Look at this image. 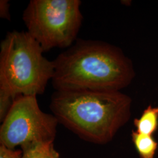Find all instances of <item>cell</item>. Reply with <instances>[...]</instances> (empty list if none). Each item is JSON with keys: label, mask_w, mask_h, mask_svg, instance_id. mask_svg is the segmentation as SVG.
<instances>
[{"label": "cell", "mask_w": 158, "mask_h": 158, "mask_svg": "<svg viewBox=\"0 0 158 158\" xmlns=\"http://www.w3.org/2000/svg\"><path fill=\"white\" fill-rule=\"evenodd\" d=\"M55 91H120L135 77L132 63L105 42L77 39L53 60Z\"/></svg>", "instance_id": "cell-1"}, {"label": "cell", "mask_w": 158, "mask_h": 158, "mask_svg": "<svg viewBox=\"0 0 158 158\" xmlns=\"http://www.w3.org/2000/svg\"><path fill=\"white\" fill-rule=\"evenodd\" d=\"M132 100L120 91H55L49 108L59 124L81 139L104 145L130 120Z\"/></svg>", "instance_id": "cell-2"}, {"label": "cell", "mask_w": 158, "mask_h": 158, "mask_svg": "<svg viewBox=\"0 0 158 158\" xmlns=\"http://www.w3.org/2000/svg\"><path fill=\"white\" fill-rule=\"evenodd\" d=\"M44 52L27 31L8 32L0 44V87L15 98L42 94L55 71Z\"/></svg>", "instance_id": "cell-3"}, {"label": "cell", "mask_w": 158, "mask_h": 158, "mask_svg": "<svg viewBox=\"0 0 158 158\" xmlns=\"http://www.w3.org/2000/svg\"><path fill=\"white\" fill-rule=\"evenodd\" d=\"M79 0H31L23 12L27 32L44 52L68 49L76 41L83 22Z\"/></svg>", "instance_id": "cell-4"}, {"label": "cell", "mask_w": 158, "mask_h": 158, "mask_svg": "<svg viewBox=\"0 0 158 158\" xmlns=\"http://www.w3.org/2000/svg\"><path fill=\"white\" fill-rule=\"evenodd\" d=\"M1 123V145L11 149L35 142L53 143L59 124L53 114L42 111L36 96H18Z\"/></svg>", "instance_id": "cell-5"}, {"label": "cell", "mask_w": 158, "mask_h": 158, "mask_svg": "<svg viewBox=\"0 0 158 158\" xmlns=\"http://www.w3.org/2000/svg\"><path fill=\"white\" fill-rule=\"evenodd\" d=\"M136 131L139 134L153 136L158 128V107L149 106L141 116L134 121Z\"/></svg>", "instance_id": "cell-6"}, {"label": "cell", "mask_w": 158, "mask_h": 158, "mask_svg": "<svg viewBox=\"0 0 158 158\" xmlns=\"http://www.w3.org/2000/svg\"><path fill=\"white\" fill-rule=\"evenodd\" d=\"M131 136L140 158H154L158 149V143L153 136L143 135L132 131Z\"/></svg>", "instance_id": "cell-7"}, {"label": "cell", "mask_w": 158, "mask_h": 158, "mask_svg": "<svg viewBox=\"0 0 158 158\" xmlns=\"http://www.w3.org/2000/svg\"><path fill=\"white\" fill-rule=\"evenodd\" d=\"M53 143L35 142L21 147V158H44L48 149Z\"/></svg>", "instance_id": "cell-8"}, {"label": "cell", "mask_w": 158, "mask_h": 158, "mask_svg": "<svg viewBox=\"0 0 158 158\" xmlns=\"http://www.w3.org/2000/svg\"><path fill=\"white\" fill-rule=\"evenodd\" d=\"M15 98L9 91L0 87V121L2 122L10 111Z\"/></svg>", "instance_id": "cell-9"}, {"label": "cell", "mask_w": 158, "mask_h": 158, "mask_svg": "<svg viewBox=\"0 0 158 158\" xmlns=\"http://www.w3.org/2000/svg\"><path fill=\"white\" fill-rule=\"evenodd\" d=\"M22 150L7 148L3 145L0 146V158H21Z\"/></svg>", "instance_id": "cell-10"}, {"label": "cell", "mask_w": 158, "mask_h": 158, "mask_svg": "<svg viewBox=\"0 0 158 158\" xmlns=\"http://www.w3.org/2000/svg\"><path fill=\"white\" fill-rule=\"evenodd\" d=\"M0 17L8 21L11 20V15L10 13V3L7 0L0 1Z\"/></svg>", "instance_id": "cell-11"}, {"label": "cell", "mask_w": 158, "mask_h": 158, "mask_svg": "<svg viewBox=\"0 0 158 158\" xmlns=\"http://www.w3.org/2000/svg\"><path fill=\"white\" fill-rule=\"evenodd\" d=\"M44 158H60L59 153L54 148L53 143L49 147Z\"/></svg>", "instance_id": "cell-12"}]
</instances>
